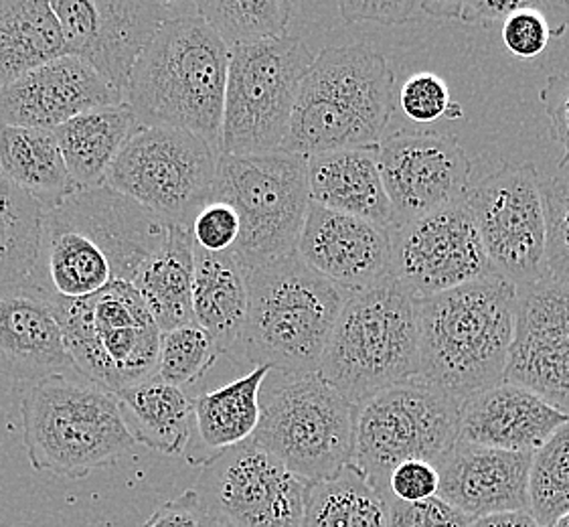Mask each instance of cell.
Returning <instances> with one entry per match:
<instances>
[{
  "mask_svg": "<svg viewBox=\"0 0 569 527\" xmlns=\"http://www.w3.org/2000/svg\"><path fill=\"white\" fill-rule=\"evenodd\" d=\"M169 226L110 187L78 189L43 209L34 287L53 298L91 297L132 282L167 238Z\"/></svg>",
  "mask_w": 569,
  "mask_h": 527,
  "instance_id": "6da1fadb",
  "label": "cell"
},
{
  "mask_svg": "<svg viewBox=\"0 0 569 527\" xmlns=\"http://www.w3.org/2000/svg\"><path fill=\"white\" fill-rule=\"evenodd\" d=\"M174 9L138 58L122 98L138 128H179L219 149L229 49L194 9Z\"/></svg>",
  "mask_w": 569,
  "mask_h": 527,
  "instance_id": "7a4b0ae2",
  "label": "cell"
},
{
  "mask_svg": "<svg viewBox=\"0 0 569 527\" xmlns=\"http://www.w3.org/2000/svg\"><path fill=\"white\" fill-rule=\"evenodd\" d=\"M517 310V287L487 276L418 298L420 379L467 401L505 381Z\"/></svg>",
  "mask_w": 569,
  "mask_h": 527,
  "instance_id": "3957f363",
  "label": "cell"
},
{
  "mask_svg": "<svg viewBox=\"0 0 569 527\" xmlns=\"http://www.w3.org/2000/svg\"><path fill=\"white\" fill-rule=\"evenodd\" d=\"M396 110V76L367 43L327 47L298 90L282 150L300 157L379 145Z\"/></svg>",
  "mask_w": 569,
  "mask_h": 527,
  "instance_id": "277c9868",
  "label": "cell"
},
{
  "mask_svg": "<svg viewBox=\"0 0 569 527\" xmlns=\"http://www.w3.org/2000/svg\"><path fill=\"white\" fill-rule=\"evenodd\" d=\"M349 295L298 253L248 272V319L240 354L251 369L315 374Z\"/></svg>",
  "mask_w": 569,
  "mask_h": 527,
  "instance_id": "5b68a950",
  "label": "cell"
},
{
  "mask_svg": "<svg viewBox=\"0 0 569 527\" xmlns=\"http://www.w3.org/2000/svg\"><path fill=\"white\" fill-rule=\"evenodd\" d=\"M319 376L355 406L420 378L416 298L393 276L345 300L320 357Z\"/></svg>",
  "mask_w": 569,
  "mask_h": 527,
  "instance_id": "8992f818",
  "label": "cell"
},
{
  "mask_svg": "<svg viewBox=\"0 0 569 527\" xmlns=\"http://www.w3.org/2000/svg\"><path fill=\"white\" fill-rule=\"evenodd\" d=\"M21 422L31 467L68 479L110 467L137 445L114 394L83 378L33 384L21 401Z\"/></svg>",
  "mask_w": 569,
  "mask_h": 527,
  "instance_id": "52a82bcc",
  "label": "cell"
},
{
  "mask_svg": "<svg viewBox=\"0 0 569 527\" xmlns=\"http://www.w3.org/2000/svg\"><path fill=\"white\" fill-rule=\"evenodd\" d=\"M251 440L300 481H327L353 459L355 404L319 371L270 369L260 388V422Z\"/></svg>",
  "mask_w": 569,
  "mask_h": 527,
  "instance_id": "ba28073f",
  "label": "cell"
},
{
  "mask_svg": "<svg viewBox=\"0 0 569 527\" xmlns=\"http://www.w3.org/2000/svg\"><path fill=\"white\" fill-rule=\"evenodd\" d=\"M51 300L80 378L118 394L157 374L162 332L132 282L78 300Z\"/></svg>",
  "mask_w": 569,
  "mask_h": 527,
  "instance_id": "9c48e42d",
  "label": "cell"
},
{
  "mask_svg": "<svg viewBox=\"0 0 569 527\" xmlns=\"http://www.w3.org/2000/svg\"><path fill=\"white\" fill-rule=\"evenodd\" d=\"M213 199L238 211L240 240L233 252L248 272L297 253L310 206L307 159L286 150L219 155Z\"/></svg>",
  "mask_w": 569,
  "mask_h": 527,
  "instance_id": "30bf717a",
  "label": "cell"
},
{
  "mask_svg": "<svg viewBox=\"0 0 569 527\" xmlns=\"http://www.w3.org/2000/svg\"><path fill=\"white\" fill-rule=\"evenodd\" d=\"M312 61L315 53L295 34L231 49L219 152L250 157L282 150Z\"/></svg>",
  "mask_w": 569,
  "mask_h": 527,
  "instance_id": "8fae6325",
  "label": "cell"
},
{
  "mask_svg": "<svg viewBox=\"0 0 569 527\" xmlns=\"http://www.w3.org/2000/svg\"><path fill=\"white\" fill-rule=\"evenodd\" d=\"M462 404L416 378L355 406L353 463L377 494L403 460L438 463L460 440Z\"/></svg>",
  "mask_w": 569,
  "mask_h": 527,
  "instance_id": "7c38bea8",
  "label": "cell"
},
{
  "mask_svg": "<svg viewBox=\"0 0 569 527\" xmlns=\"http://www.w3.org/2000/svg\"><path fill=\"white\" fill-rule=\"evenodd\" d=\"M219 149L179 128H138L106 175V187L149 209L167 226L191 230L213 201Z\"/></svg>",
  "mask_w": 569,
  "mask_h": 527,
  "instance_id": "4fadbf2b",
  "label": "cell"
},
{
  "mask_svg": "<svg viewBox=\"0 0 569 527\" xmlns=\"http://www.w3.org/2000/svg\"><path fill=\"white\" fill-rule=\"evenodd\" d=\"M465 206L492 275L517 288L546 276V209L539 172L531 162H501L479 177L470 175Z\"/></svg>",
  "mask_w": 569,
  "mask_h": 527,
  "instance_id": "5bb4252c",
  "label": "cell"
},
{
  "mask_svg": "<svg viewBox=\"0 0 569 527\" xmlns=\"http://www.w3.org/2000/svg\"><path fill=\"white\" fill-rule=\"evenodd\" d=\"M308 487L250 438L206 465L193 489L226 526L298 527Z\"/></svg>",
  "mask_w": 569,
  "mask_h": 527,
  "instance_id": "9a60e30c",
  "label": "cell"
},
{
  "mask_svg": "<svg viewBox=\"0 0 569 527\" xmlns=\"http://www.w3.org/2000/svg\"><path fill=\"white\" fill-rule=\"evenodd\" d=\"M389 240L391 276L416 300L495 276L465 201L396 226Z\"/></svg>",
  "mask_w": 569,
  "mask_h": 527,
  "instance_id": "2e32d148",
  "label": "cell"
},
{
  "mask_svg": "<svg viewBox=\"0 0 569 527\" xmlns=\"http://www.w3.org/2000/svg\"><path fill=\"white\" fill-rule=\"evenodd\" d=\"M49 4L66 56L86 61L122 96L138 58L174 9L169 2L149 0H49Z\"/></svg>",
  "mask_w": 569,
  "mask_h": 527,
  "instance_id": "e0dca14e",
  "label": "cell"
},
{
  "mask_svg": "<svg viewBox=\"0 0 569 527\" xmlns=\"http://www.w3.org/2000/svg\"><path fill=\"white\" fill-rule=\"evenodd\" d=\"M377 149L396 226L465 201L472 162L452 132L398 130Z\"/></svg>",
  "mask_w": 569,
  "mask_h": 527,
  "instance_id": "ac0fdd59",
  "label": "cell"
},
{
  "mask_svg": "<svg viewBox=\"0 0 569 527\" xmlns=\"http://www.w3.org/2000/svg\"><path fill=\"white\" fill-rule=\"evenodd\" d=\"M505 381L533 391L569 416V285L543 276L517 288Z\"/></svg>",
  "mask_w": 569,
  "mask_h": 527,
  "instance_id": "d6986e66",
  "label": "cell"
},
{
  "mask_svg": "<svg viewBox=\"0 0 569 527\" xmlns=\"http://www.w3.org/2000/svg\"><path fill=\"white\" fill-rule=\"evenodd\" d=\"M297 253L347 295L391 278L389 230L310 201Z\"/></svg>",
  "mask_w": 569,
  "mask_h": 527,
  "instance_id": "ffe728a7",
  "label": "cell"
},
{
  "mask_svg": "<svg viewBox=\"0 0 569 527\" xmlns=\"http://www.w3.org/2000/svg\"><path fill=\"white\" fill-rule=\"evenodd\" d=\"M124 103L96 69L73 56L51 59L0 90V127L56 130L96 108Z\"/></svg>",
  "mask_w": 569,
  "mask_h": 527,
  "instance_id": "44dd1931",
  "label": "cell"
},
{
  "mask_svg": "<svg viewBox=\"0 0 569 527\" xmlns=\"http://www.w3.org/2000/svg\"><path fill=\"white\" fill-rule=\"evenodd\" d=\"M69 371L76 369L51 297L29 278L0 285V376L37 384Z\"/></svg>",
  "mask_w": 569,
  "mask_h": 527,
  "instance_id": "7402d4cb",
  "label": "cell"
},
{
  "mask_svg": "<svg viewBox=\"0 0 569 527\" xmlns=\"http://www.w3.org/2000/svg\"><path fill=\"white\" fill-rule=\"evenodd\" d=\"M531 457L458 440L438 463V497L470 519L505 511H529L527 485Z\"/></svg>",
  "mask_w": 569,
  "mask_h": 527,
  "instance_id": "603a6c76",
  "label": "cell"
},
{
  "mask_svg": "<svg viewBox=\"0 0 569 527\" xmlns=\"http://www.w3.org/2000/svg\"><path fill=\"white\" fill-rule=\"evenodd\" d=\"M566 422L569 416L533 391L502 381L462 401L460 440L533 455Z\"/></svg>",
  "mask_w": 569,
  "mask_h": 527,
  "instance_id": "cb8c5ba5",
  "label": "cell"
},
{
  "mask_svg": "<svg viewBox=\"0 0 569 527\" xmlns=\"http://www.w3.org/2000/svg\"><path fill=\"white\" fill-rule=\"evenodd\" d=\"M307 179L312 203L393 230L396 216L381 179L377 145L308 157Z\"/></svg>",
  "mask_w": 569,
  "mask_h": 527,
  "instance_id": "d4e9b609",
  "label": "cell"
},
{
  "mask_svg": "<svg viewBox=\"0 0 569 527\" xmlns=\"http://www.w3.org/2000/svg\"><path fill=\"white\" fill-rule=\"evenodd\" d=\"M270 367L258 366L193 400V428L182 457L197 469L248 443L260 422V388Z\"/></svg>",
  "mask_w": 569,
  "mask_h": 527,
  "instance_id": "484cf974",
  "label": "cell"
},
{
  "mask_svg": "<svg viewBox=\"0 0 569 527\" xmlns=\"http://www.w3.org/2000/svg\"><path fill=\"white\" fill-rule=\"evenodd\" d=\"M193 319L221 356H236L248 319V270L236 252L211 253L194 246Z\"/></svg>",
  "mask_w": 569,
  "mask_h": 527,
  "instance_id": "4316f807",
  "label": "cell"
},
{
  "mask_svg": "<svg viewBox=\"0 0 569 527\" xmlns=\"http://www.w3.org/2000/svg\"><path fill=\"white\" fill-rule=\"evenodd\" d=\"M137 130V118L126 103L88 110L56 128L73 185L78 189L102 187L116 157Z\"/></svg>",
  "mask_w": 569,
  "mask_h": 527,
  "instance_id": "83f0119b",
  "label": "cell"
},
{
  "mask_svg": "<svg viewBox=\"0 0 569 527\" xmlns=\"http://www.w3.org/2000/svg\"><path fill=\"white\" fill-rule=\"evenodd\" d=\"M194 241L191 230L169 226L157 252L138 270L132 287L144 300L160 332L193 319Z\"/></svg>",
  "mask_w": 569,
  "mask_h": 527,
  "instance_id": "f1b7e54d",
  "label": "cell"
},
{
  "mask_svg": "<svg viewBox=\"0 0 569 527\" xmlns=\"http://www.w3.org/2000/svg\"><path fill=\"white\" fill-rule=\"evenodd\" d=\"M114 396L134 443L167 457H182L193 428V398L157 376Z\"/></svg>",
  "mask_w": 569,
  "mask_h": 527,
  "instance_id": "f546056e",
  "label": "cell"
},
{
  "mask_svg": "<svg viewBox=\"0 0 569 527\" xmlns=\"http://www.w3.org/2000/svg\"><path fill=\"white\" fill-rule=\"evenodd\" d=\"M0 179L21 187L43 207L78 191L59 150L56 130L0 127Z\"/></svg>",
  "mask_w": 569,
  "mask_h": 527,
  "instance_id": "4dcf8cb0",
  "label": "cell"
},
{
  "mask_svg": "<svg viewBox=\"0 0 569 527\" xmlns=\"http://www.w3.org/2000/svg\"><path fill=\"white\" fill-rule=\"evenodd\" d=\"M61 56L66 46L49 2L0 0V90Z\"/></svg>",
  "mask_w": 569,
  "mask_h": 527,
  "instance_id": "1f68e13d",
  "label": "cell"
},
{
  "mask_svg": "<svg viewBox=\"0 0 569 527\" xmlns=\"http://www.w3.org/2000/svg\"><path fill=\"white\" fill-rule=\"evenodd\" d=\"M298 527H388V509L363 473L349 463L337 477L308 487Z\"/></svg>",
  "mask_w": 569,
  "mask_h": 527,
  "instance_id": "d6a6232c",
  "label": "cell"
},
{
  "mask_svg": "<svg viewBox=\"0 0 569 527\" xmlns=\"http://www.w3.org/2000/svg\"><path fill=\"white\" fill-rule=\"evenodd\" d=\"M193 9L231 51L284 37L297 4L288 0H197Z\"/></svg>",
  "mask_w": 569,
  "mask_h": 527,
  "instance_id": "836d02e7",
  "label": "cell"
},
{
  "mask_svg": "<svg viewBox=\"0 0 569 527\" xmlns=\"http://www.w3.org/2000/svg\"><path fill=\"white\" fill-rule=\"evenodd\" d=\"M43 209L31 193L0 179V285L23 280L33 272Z\"/></svg>",
  "mask_w": 569,
  "mask_h": 527,
  "instance_id": "e575fe53",
  "label": "cell"
},
{
  "mask_svg": "<svg viewBox=\"0 0 569 527\" xmlns=\"http://www.w3.org/2000/svg\"><path fill=\"white\" fill-rule=\"evenodd\" d=\"M529 514L551 527L569 514V422L533 453L529 467Z\"/></svg>",
  "mask_w": 569,
  "mask_h": 527,
  "instance_id": "d590c367",
  "label": "cell"
},
{
  "mask_svg": "<svg viewBox=\"0 0 569 527\" xmlns=\"http://www.w3.org/2000/svg\"><path fill=\"white\" fill-rule=\"evenodd\" d=\"M221 357L216 341L197 322L182 325L160 335L157 378L182 388L203 378Z\"/></svg>",
  "mask_w": 569,
  "mask_h": 527,
  "instance_id": "8d00e7d4",
  "label": "cell"
},
{
  "mask_svg": "<svg viewBox=\"0 0 569 527\" xmlns=\"http://www.w3.org/2000/svg\"><path fill=\"white\" fill-rule=\"evenodd\" d=\"M546 209V276L569 285V175L541 183Z\"/></svg>",
  "mask_w": 569,
  "mask_h": 527,
  "instance_id": "74e56055",
  "label": "cell"
},
{
  "mask_svg": "<svg viewBox=\"0 0 569 527\" xmlns=\"http://www.w3.org/2000/svg\"><path fill=\"white\" fill-rule=\"evenodd\" d=\"M403 115L418 125H432L438 120L462 118V106L452 100L442 78L420 71L406 80L399 92Z\"/></svg>",
  "mask_w": 569,
  "mask_h": 527,
  "instance_id": "f35d334b",
  "label": "cell"
},
{
  "mask_svg": "<svg viewBox=\"0 0 569 527\" xmlns=\"http://www.w3.org/2000/svg\"><path fill=\"white\" fill-rule=\"evenodd\" d=\"M194 246L211 253L233 252L240 240L238 211L226 201L213 199L207 203L191 223Z\"/></svg>",
  "mask_w": 569,
  "mask_h": 527,
  "instance_id": "ab89813d",
  "label": "cell"
},
{
  "mask_svg": "<svg viewBox=\"0 0 569 527\" xmlns=\"http://www.w3.org/2000/svg\"><path fill=\"white\" fill-rule=\"evenodd\" d=\"M383 501L388 509V527H468L472 524L470 517L438 495L418 504H403L391 497Z\"/></svg>",
  "mask_w": 569,
  "mask_h": 527,
  "instance_id": "60d3db41",
  "label": "cell"
},
{
  "mask_svg": "<svg viewBox=\"0 0 569 527\" xmlns=\"http://www.w3.org/2000/svg\"><path fill=\"white\" fill-rule=\"evenodd\" d=\"M339 11L347 23L373 21L396 27L428 19L423 12V0H342Z\"/></svg>",
  "mask_w": 569,
  "mask_h": 527,
  "instance_id": "b9f144b4",
  "label": "cell"
},
{
  "mask_svg": "<svg viewBox=\"0 0 569 527\" xmlns=\"http://www.w3.org/2000/svg\"><path fill=\"white\" fill-rule=\"evenodd\" d=\"M440 489V470L428 460H403L389 473L386 497L403 504H418L436 497Z\"/></svg>",
  "mask_w": 569,
  "mask_h": 527,
  "instance_id": "7bdbcfd3",
  "label": "cell"
},
{
  "mask_svg": "<svg viewBox=\"0 0 569 527\" xmlns=\"http://www.w3.org/2000/svg\"><path fill=\"white\" fill-rule=\"evenodd\" d=\"M539 98L553 127V137L563 147L559 169H566L569 162V71L549 76Z\"/></svg>",
  "mask_w": 569,
  "mask_h": 527,
  "instance_id": "ee69618b",
  "label": "cell"
},
{
  "mask_svg": "<svg viewBox=\"0 0 569 527\" xmlns=\"http://www.w3.org/2000/svg\"><path fill=\"white\" fill-rule=\"evenodd\" d=\"M207 521L209 516L206 505L201 504V497L194 489H187L184 494L154 509L142 527H206Z\"/></svg>",
  "mask_w": 569,
  "mask_h": 527,
  "instance_id": "f6af8a7d",
  "label": "cell"
},
{
  "mask_svg": "<svg viewBox=\"0 0 569 527\" xmlns=\"http://www.w3.org/2000/svg\"><path fill=\"white\" fill-rule=\"evenodd\" d=\"M468 527H541L529 511H505L472 519Z\"/></svg>",
  "mask_w": 569,
  "mask_h": 527,
  "instance_id": "bcb514c9",
  "label": "cell"
},
{
  "mask_svg": "<svg viewBox=\"0 0 569 527\" xmlns=\"http://www.w3.org/2000/svg\"><path fill=\"white\" fill-rule=\"evenodd\" d=\"M551 527H569V514H566L561 519H558V521H556Z\"/></svg>",
  "mask_w": 569,
  "mask_h": 527,
  "instance_id": "7dc6e473",
  "label": "cell"
},
{
  "mask_svg": "<svg viewBox=\"0 0 569 527\" xmlns=\"http://www.w3.org/2000/svg\"><path fill=\"white\" fill-rule=\"evenodd\" d=\"M206 527H229V526H226V524H221V521H217V519H213V517H209V521H207Z\"/></svg>",
  "mask_w": 569,
  "mask_h": 527,
  "instance_id": "c3c4849f",
  "label": "cell"
},
{
  "mask_svg": "<svg viewBox=\"0 0 569 527\" xmlns=\"http://www.w3.org/2000/svg\"><path fill=\"white\" fill-rule=\"evenodd\" d=\"M0 425H2V412H0Z\"/></svg>",
  "mask_w": 569,
  "mask_h": 527,
  "instance_id": "681fc988",
  "label": "cell"
}]
</instances>
